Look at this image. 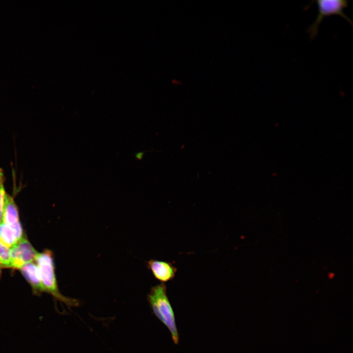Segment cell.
Segmentation results:
<instances>
[{"mask_svg": "<svg viewBox=\"0 0 353 353\" xmlns=\"http://www.w3.org/2000/svg\"><path fill=\"white\" fill-rule=\"evenodd\" d=\"M149 305L155 316L170 331L173 342L179 343V334L175 315L167 293V287L164 283L151 288L147 296Z\"/></svg>", "mask_w": 353, "mask_h": 353, "instance_id": "1", "label": "cell"}, {"mask_svg": "<svg viewBox=\"0 0 353 353\" xmlns=\"http://www.w3.org/2000/svg\"><path fill=\"white\" fill-rule=\"evenodd\" d=\"M35 261L45 292L64 303L69 307H76L79 305L78 300L65 297L60 292L55 273L53 254L50 251L47 250L43 252L38 253Z\"/></svg>", "mask_w": 353, "mask_h": 353, "instance_id": "2", "label": "cell"}, {"mask_svg": "<svg viewBox=\"0 0 353 353\" xmlns=\"http://www.w3.org/2000/svg\"><path fill=\"white\" fill-rule=\"evenodd\" d=\"M318 13L314 23L309 26L307 32L311 39L316 37L318 28L323 19L325 17L338 15L345 19L353 26V23L344 13V9L348 7V1L346 0H317Z\"/></svg>", "mask_w": 353, "mask_h": 353, "instance_id": "3", "label": "cell"}, {"mask_svg": "<svg viewBox=\"0 0 353 353\" xmlns=\"http://www.w3.org/2000/svg\"><path fill=\"white\" fill-rule=\"evenodd\" d=\"M38 253L30 242L23 238L10 249V267L20 269L25 264L35 261Z\"/></svg>", "mask_w": 353, "mask_h": 353, "instance_id": "4", "label": "cell"}, {"mask_svg": "<svg viewBox=\"0 0 353 353\" xmlns=\"http://www.w3.org/2000/svg\"><path fill=\"white\" fill-rule=\"evenodd\" d=\"M2 222L12 229L18 241L24 238L17 205L13 197L7 193H6L5 197Z\"/></svg>", "mask_w": 353, "mask_h": 353, "instance_id": "5", "label": "cell"}, {"mask_svg": "<svg viewBox=\"0 0 353 353\" xmlns=\"http://www.w3.org/2000/svg\"><path fill=\"white\" fill-rule=\"evenodd\" d=\"M147 267L155 279L164 283L172 280L177 272L172 263L163 260L151 259L147 262Z\"/></svg>", "mask_w": 353, "mask_h": 353, "instance_id": "6", "label": "cell"}, {"mask_svg": "<svg viewBox=\"0 0 353 353\" xmlns=\"http://www.w3.org/2000/svg\"><path fill=\"white\" fill-rule=\"evenodd\" d=\"M20 269L35 294L45 292L36 264L34 263V262H29Z\"/></svg>", "mask_w": 353, "mask_h": 353, "instance_id": "7", "label": "cell"}, {"mask_svg": "<svg viewBox=\"0 0 353 353\" xmlns=\"http://www.w3.org/2000/svg\"><path fill=\"white\" fill-rule=\"evenodd\" d=\"M18 242L12 229L3 222L0 223V243L10 249Z\"/></svg>", "mask_w": 353, "mask_h": 353, "instance_id": "8", "label": "cell"}, {"mask_svg": "<svg viewBox=\"0 0 353 353\" xmlns=\"http://www.w3.org/2000/svg\"><path fill=\"white\" fill-rule=\"evenodd\" d=\"M10 249L0 243V275L3 269L10 267Z\"/></svg>", "mask_w": 353, "mask_h": 353, "instance_id": "9", "label": "cell"}, {"mask_svg": "<svg viewBox=\"0 0 353 353\" xmlns=\"http://www.w3.org/2000/svg\"><path fill=\"white\" fill-rule=\"evenodd\" d=\"M5 177L3 170L0 168V223L2 222L3 209L6 192L4 183Z\"/></svg>", "mask_w": 353, "mask_h": 353, "instance_id": "10", "label": "cell"}, {"mask_svg": "<svg viewBox=\"0 0 353 353\" xmlns=\"http://www.w3.org/2000/svg\"><path fill=\"white\" fill-rule=\"evenodd\" d=\"M146 151L143 152H139L134 154L135 158L139 160H141L143 159L144 153Z\"/></svg>", "mask_w": 353, "mask_h": 353, "instance_id": "11", "label": "cell"}]
</instances>
